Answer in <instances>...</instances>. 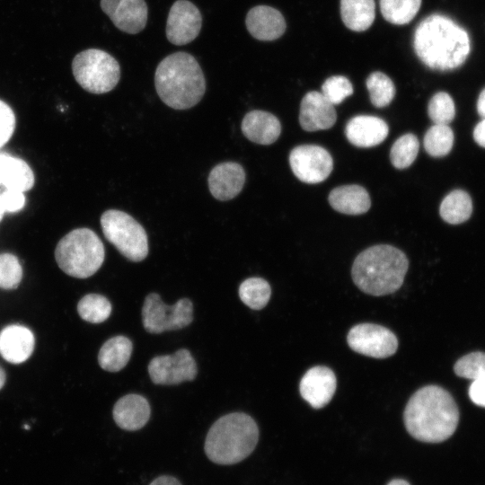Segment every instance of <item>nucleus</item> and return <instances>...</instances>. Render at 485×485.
<instances>
[{"instance_id":"f257e3e1","label":"nucleus","mask_w":485,"mask_h":485,"mask_svg":"<svg viewBox=\"0 0 485 485\" xmlns=\"http://www.w3.org/2000/svg\"><path fill=\"white\" fill-rule=\"evenodd\" d=\"M459 410L452 395L437 385L419 389L409 400L403 413L408 433L425 443L448 439L459 423Z\"/></svg>"},{"instance_id":"f03ea898","label":"nucleus","mask_w":485,"mask_h":485,"mask_svg":"<svg viewBox=\"0 0 485 485\" xmlns=\"http://www.w3.org/2000/svg\"><path fill=\"white\" fill-rule=\"evenodd\" d=\"M413 46L422 63L439 71L459 67L470 52L467 32L441 14H432L419 22L414 32Z\"/></svg>"},{"instance_id":"7ed1b4c3","label":"nucleus","mask_w":485,"mask_h":485,"mask_svg":"<svg viewBox=\"0 0 485 485\" xmlns=\"http://www.w3.org/2000/svg\"><path fill=\"white\" fill-rule=\"evenodd\" d=\"M160 99L175 110H187L198 104L206 92V80L196 58L186 52L164 57L154 75Z\"/></svg>"},{"instance_id":"20e7f679","label":"nucleus","mask_w":485,"mask_h":485,"mask_svg":"<svg viewBox=\"0 0 485 485\" xmlns=\"http://www.w3.org/2000/svg\"><path fill=\"white\" fill-rule=\"evenodd\" d=\"M409 268L403 251L388 244L367 248L355 259L351 276L364 293L381 296L394 293L402 285Z\"/></svg>"},{"instance_id":"39448f33","label":"nucleus","mask_w":485,"mask_h":485,"mask_svg":"<svg viewBox=\"0 0 485 485\" xmlns=\"http://www.w3.org/2000/svg\"><path fill=\"white\" fill-rule=\"evenodd\" d=\"M259 428L243 412H233L218 419L207 432L205 453L217 464L229 465L244 460L254 450Z\"/></svg>"},{"instance_id":"423d86ee","label":"nucleus","mask_w":485,"mask_h":485,"mask_svg":"<svg viewBox=\"0 0 485 485\" xmlns=\"http://www.w3.org/2000/svg\"><path fill=\"white\" fill-rule=\"evenodd\" d=\"M104 246L99 236L89 228H77L57 242L55 259L67 275L86 278L93 276L103 263Z\"/></svg>"},{"instance_id":"0eeeda50","label":"nucleus","mask_w":485,"mask_h":485,"mask_svg":"<svg viewBox=\"0 0 485 485\" xmlns=\"http://www.w3.org/2000/svg\"><path fill=\"white\" fill-rule=\"evenodd\" d=\"M72 71L79 85L95 94L113 90L120 78L118 61L109 53L97 48L78 53L73 59Z\"/></svg>"},{"instance_id":"6e6552de","label":"nucleus","mask_w":485,"mask_h":485,"mask_svg":"<svg viewBox=\"0 0 485 485\" xmlns=\"http://www.w3.org/2000/svg\"><path fill=\"white\" fill-rule=\"evenodd\" d=\"M102 233L108 242L128 260L135 262L148 254V239L144 227L130 215L109 209L101 216Z\"/></svg>"},{"instance_id":"1a4fd4ad","label":"nucleus","mask_w":485,"mask_h":485,"mask_svg":"<svg viewBox=\"0 0 485 485\" xmlns=\"http://www.w3.org/2000/svg\"><path fill=\"white\" fill-rule=\"evenodd\" d=\"M143 325L150 333L182 329L193 321V304L188 298H181L172 305L165 304L160 295L149 294L142 308Z\"/></svg>"},{"instance_id":"9d476101","label":"nucleus","mask_w":485,"mask_h":485,"mask_svg":"<svg viewBox=\"0 0 485 485\" xmlns=\"http://www.w3.org/2000/svg\"><path fill=\"white\" fill-rule=\"evenodd\" d=\"M347 342L355 352L375 358L391 357L398 348L395 334L375 323H361L351 328Z\"/></svg>"},{"instance_id":"9b49d317","label":"nucleus","mask_w":485,"mask_h":485,"mask_svg":"<svg viewBox=\"0 0 485 485\" xmlns=\"http://www.w3.org/2000/svg\"><path fill=\"white\" fill-rule=\"evenodd\" d=\"M293 173L303 182L314 184L326 180L331 174L333 161L329 152L315 145L295 147L289 154Z\"/></svg>"},{"instance_id":"f8f14e48","label":"nucleus","mask_w":485,"mask_h":485,"mask_svg":"<svg viewBox=\"0 0 485 485\" xmlns=\"http://www.w3.org/2000/svg\"><path fill=\"white\" fill-rule=\"evenodd\" d=\"M197 372L195 359L186 348L172 355L157 356L148 365L150 378L155 384L172 385L192 381Z\"/></svg>"},{"instance_id":"ddd939ff","label":"nucleus","mask_w":485,"mask_h":485,"mask_svg":"<svg viewBox=\"0 0 485 485\" xmlns=\"http://www.w3.org/2000/svg\"><path fill=\"white\" fill-rule=\"evenodd\" d=\"M202 25V16L196 5L187 0H177L171 7L166 36L174 45H185L194 40Z\"/></svg>"},{"instance_id":"4468645a","label":"nucleus","mask_w":485,"mask_h":485,"mask_svg":"<svg viewBox=\"0 0 485 485\" xmlns=\"http://www.w3.org/2000/svg\"><path fill=\"white\" fill-rule=\"evenodd\" d=\"M102 11L120 31L136 34L147 21V5L144 0H101Z\"/></svg>"},{"instance_id":"2eb2a0df","label":"nucleus","mask_w":485,"mask_h":485,"mask_svg":"<svg viewBox=\"0 0 485 485\" xmlns=\"http://www.w3.org/2000/svg\"><path fill=\"white\" fill-rule=\"evenodd\" d=\"M337 380L331 369L317 366L310 368L302 377L299 391L302 398L313 408L327 405L336 391Z\"/></svg>"},{"instance_id":"dca6fc26","label":"nucleus","mask_w":485,"mask_h":485,"mask_svg":"<svg viewBox=\"0 0 485 485\" xmlns=\"http://www.w3.org/2000/svg\"><path fill=\"white\" fill-rule=\"evenodd\" d=\"M334 105L322 93L309 92L300 105L299 122L305 131L331 128L336 122Z\"/></svg>"},{"instance_id":"f3484780","label":"nucleus","mask_w":485,"mask_h":485,"mask_svg":"<svg viewBox=\"0 0 485 485\" xmlns=\"http://www.w3.org/2000/svg\"><path fill=\"white\" fill-rule=\"evenodd\" d=\"M207 182L212 196L220 201H226L235 198L242 190L245 172L237 163L224 162L211 170Z\"/></svg>"},{"instance_id":"a211bd4d","label":"nucleus","mask_w":485,"mask_h":485,"mask_svg":"<svg viewBox=\"0 0 485 485\" xmlns=\"http://www.w3.org/2000/svg\"><path fill=\"white\" fill-rule=\"evenodd\" d=\"M245 24L253 38L266 41L281 37L287 27L281 13L268 5L251 8L247 13Z\"/></svg>"},{"instance_id":"6ab92c4d","label":"nucleus","mask_w":485,"mask_h":485,"mask_svg":"<svg viewBox=\"0 0 485 485\" xmlns=\"http://www.w3.org/2000/svg\"><path fill=\"white\" fill-rule=\"evenodd\" d=\"M386 122L375 116L358 115L353 117L346 125L348 140L358 147H372L381 144L388 136Z\"/></svg>"},{"instance_id":"aec40b11","label":"nucleus","mask_w":485,"mask_h":485,"mask_svg":"<svg viewBox=\"0 0 485 485\" xmlns=\"http://www.w3.org/2000/svg\"><path fill=\"white\" fill-rule=\"evenodd\" d=\"M35 338L28 328L13 324L0 332V355L12 364L26 361L34 350Z\"/></svg>"},{"instance_id":"412c9836","label":"nucleus","mask_w":485,"mask_h":485,"mask_svg":"<svg viewBox=\"0 0 485 485\" xmlns=\"http://www.w3.org/2000/svg\"><path fill=\"white\" fill-rule=\"evenodd\" d=\"M150 406L139 394H127L114 405L113 419L122 429L135 431L142 428L149 420Z\"/></svg>"},{"instance_id":"4be33fe9","label":"nucleus","mask_w":485,"mask_h":485,"mask_svg":"<svg viewBox=\"0 0 485 485\" xmlns=\"http://www.w3.org/2000/svg\"><path fill=\"white\" fill-rule=\"evenodd\" d=\"M242 132L250 141L260 145L273 144L281 133L278 119L264 110H254L242 119Z\"/></svg>"},{"instance_id":"5701e85b","label":"nucleus","mask_w":485,"mask_h":485,"mask_svg":"<svg viewBox=\"0 0 485 485\" xmlns=\"http://www.w3.org/2000/svg\"><path fill=\"white\" fill-rule=\"evenodd\" d=\"M329 203L340 213L360 215L368 211L371 199L363 187L353 184L333 189L329 195Z\"/></svg>"},{"instance_id":"b1692460","label":"nucleus","mask_w":485,"mask_h":485,"mask_svg":"<svg viewBox=\"0 0 485 485\" xmlns=\"http://www.w3.org/2000/svg\"><path fill=\"white\" fill-rule=\"evenodd\" d=\"M0 184L9 190L27 191L34 184L33 172L23 160L0 154Z\"/></svg>"},{"instance_id":"393cba45","label":"nucleus","mask_w":485,"mask_h":485,"mask_svg":"<svg viewBox=\"0 0 485 485\" xmlns=\"http://www.w3.org/2000/svg\"><path fill=\"white\" fill-rule=\"evenodd\" d=\"M340 15L349 30L364 31L374 22L375 0H340Z\"/></svg>"},{"instance_id":"a878e982","label":"nucleus","mask_w":485,"mask_h":485,"mask_svg":"<svg viewBox=\"0 0 485 485\" xmlns=\"http://www.w3.org/2000/svg\"><path fill=\"white\" fill-rule=\"evenodd\" d=\"M132 342L125 336L108 340L98 354L100 366L109 372H118L128 363L132 353Z\"/></svg>"},{"instance_id":"bb28decb","label":"nucleus","mask_w":485,"mask_h":485,"mask_svg":"<svg viewBox=\"0 0 485 485\" xmlns=\"http://www.w3.org/2000/svg\"><path fill=\"white\" fill-rule=\"evenodd\" d=\"M472 211V198L462 190H453L445 196L439 208L441 217L453 225L466 221L471 216Z\"/></svg>"},{"instance_id":"cd10ccee","label":"nucleus","mask_w":485,"mask_h":485,"mask_svg":"<svg viewBox=\"0 0 485 485\" xmlns=\"http://www.w3.org/2000/svg\"><path fill=\"white\" fill-rule=\"evenodd\" d=\"M384 18L393 24H406L417 14L421 0H379Z\"/></svg>"},{"instance_id":"c85d7f7f","label":"nucleus","mask_w":485,"mask_h":485,"mask_svg":"<svg viewBox=\"0 0 485 485\" xmlns=\"http://www.w3.org/2000/svg\"><path fill=\"white\" fill-rule=\"evenodd\" d=\"M269 284L260 278L245 279L239 287V296L242 302L254 310L265 307L270 298Z\"/></svg>"},{"instance_id":"c756f323","label":"nucleus","mask_w":485,"mask_h":485,"mask_svg":"<svg viewBox=\"0 0 485 485\" xmlns=\"http://www.w3.org/2000/svg\"><path fill=\"white\" fill-rule=\"evenodd\" d=\"M454 133L451 128L444 124H435L428 128L424 137V147L434 157L446 155L452 149Z\"/></svg>"},{"instance_id":"7c9ffc66","label":"nucleus","mask_w":485,"mask_h":485,"mask_svg":"<svg viewBox=\"0 0 485 485\" xmlns=\"http://www.w3.org/2000/svg\"><path fill=\"white\" fill-rule=\"evenodd\" d=\"M80 317L91 323H101L106 321L111 313V304L103 295L88 294L77 304Z\"/></svg>"},{"instance_id":"2f4dec72","label":"nucleus","mask_w":485,"mask_h":485,"mask_svg":"<svg viewBox=\"0 0 485 485\" xmlns=\"http://www.w3.org/2000/svg\"><path fill=\"white\" fill-rule=\"evenodd\" d=\"M419 149L417 137L408 133L400 137L390 151L392 164L397 169H405L415 161Z\"/></svg>"},{"instance_id":"473e14b6","label":"nucleus","mask_w":485,"mask_h":485,"mask_svg":"<svg viewBox=\"0 0 485 485\" xmlns=\"http://www.w3.org/2000/svg\"><path fill=\"white\" fill-rule=\"evenodd\" d=\"M366 88L369 92L372 104L384 108L390 104L395 95V86L392 81L382 72H374L366 79Z\"/></svg>"},{"instance_id":"72a5a7b5","label":"nucleus","mask_w":485,"mask_h":485,"mask_svg":"<svg viewBox=\"0 0 485 485\" xmlns=\"http://www.w3.org/2000/svg\"><path fill=\"white\" fill-rule=\"evenodd\" d=\"M454 371L457 376L476 381L485 377V353L472 352L456 361Z\"/></svg>"},{"instance_id":"f704fd0d","label":"nucleus","mask_w":485,"mask_h":485,"mask_svg":"<svg viewBox=\"0 0 485 485\" xmlns=\"http://www.w3.org/2000/svg\"><path fill=\"white\" fill-rule=\"evenodd\" d=\"M428 113L435 124L447 125L455 114L453 99L447 93H436L428 102Z\"/></svg>"},{"instance_id":"c9c22d12","label":"nucleus","mask_w":485,"mask_h":485,"mask_svg":"<svg viewBox=\"0 0 485 485\" xmlns=\"http://www.w3.org/2000/svg\"><path fill=\"white\" fill-rule=\"evenodd\" d=\"M22 278V269L16 256L11 253L0 254V287L16 288Z\"/></svg>"},{"instance_id":"e433bc0d","label":"nucleus","mask_w":485,"mask_h":485,"mask_svg":"<svg viewBox=\"0 0 485 485\" xmlns=\"http://www.w3.org/2000/svg\"><path fill=\"white\" fill-rule=\"evenodd\" d=\"M322 93L331 103L336 105L353 93V86L347 77L334 75L323 83Z\"/></svg>"},{"instance_id":"4c0bfd02","label":"nucleus","mask_w":485,"mask_h":485,"mask_svg":"<svg viewBox=\"0 0 485 485\" xmlns=\"http://www.w3.org/2000/svg\"><path fill=\"white\" fill-rule=\"evenodd\" d=\"M15 116L8 104L0 100V147L6 144L13 134Z\"/></svg>"},{"instance_id":"58836bf2","label":"nucleus","mask_w":485,"mask_h":485,"mask_svg":"<svg viewBox=\"0 0 485 485\" xmlns=\"http://www.w3.org/2000/svg\"><path fill=\"white\" fill-rule=\"evenodd\" d=\"M4 210L7 212H16L21 210L25 203L23 192L6 189L1 195Z\"/></svg>"},{"instance_id":"ea45409f","label":"nucleus","mask_w":485,"mask_h":485,"mask_svg":"<svg viewBox=\"0 0 485 485\" xmlns=\"http://www.w3.org/2000/svg\"><path fill=\"white\" fill-rule=\"evenodd\" d=\"M469 396L474 404L485 408V377L472 382Z\"/></svg>"},{"instance_id":"a19ab883","label":"nucleus","mask_w":485,"mask_h":485,"mask_svg":"<svg viewBox=\"0 0 485 485\" xmlns=\"http://www.w3.org/2000/svg\"><path fill=\"white\" fill-rule=\"evenodd\" d=\"M473 138L481 146L485 147V119L475 127Z\"/></svg>"},{"instance_id":"79ce46f5","label":"nucleus","mask_w":485,"mask_h":485,"mask_svg":"<svg viewBox=\"0 0 485 485\" xmlns=\"http://www.w3.org/2000/svg\"><path fill=\"white\" fill-rule=\"evenodd\" d=\"M149 485H181V482L172 476H160L154 479Z\"/></svg>"},{"instance_id":"37998d69","label":"nucleus","mask_w":485,"mask_h":485,"mask_svg":"<svg viewBox=\"0 0 485 485\" xmlns=\"http://www.w3.org/2000/svg\"><path fill=\"white\" fill-rule=\"evenodd\" d=\"M477 110L481 116L485 118V89H483L480 93L477 101Z\"/></svg>"},{"instance_id":"c03bdc74","label":"nucleus","mask_w":485,"mask_h":485,"mask_svg":"<svg viewBox=\"0 0 485 485\" xmlns=\"http://www.w3.org/2000/svg\"><path fill=\"white\" fill-rule=\"evenodd\" d=\"M387 485H410L406 481L401 479H395L391 481Z\"/></svg>"},{"instance_id":"a18cd8bd","label":"nucleus","mask_w":485,"mask_h":485,"mask_svg":"<svg viewBox=\"0 0 485 485\" xmlns=\"http://www.w3.org/2000/svg\"><path fill=\"white\" fill-rule=\"evenodd\" d=\"M6 375L4 370L0 366V390L4 385Z\"/></svg>"},{"instance_id":"49530a36","label":"nucleus","mask_w":485,"mask_h":485,"mask_svg":"<svg viewBox=\"0 0 485 485\" xmlns=\"http://www.w3.org/2000/svg\"><path fill=\"white\" fill-rule=\"evenodd\" d=\"M4 205H3V201H2V198H1V195H0V220L2 219L3 217V215L4 213Z\"/></svg>"}]
</instances>
